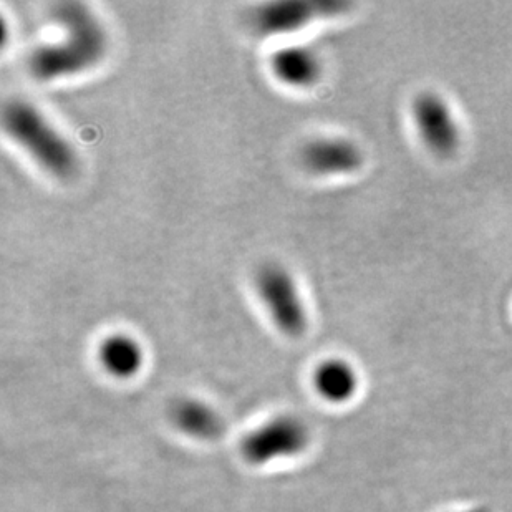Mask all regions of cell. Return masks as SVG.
I'll return each instance as SVG.
<instances>
[{
	"mask_svg": "<svg viewBox=\"0 0 512 512\" xmlns=\"http://www.w3.org/2000/svg\"><path fill=\"white\" fill-rule=\"evenodd\" d=\"M257 294L271 314L277 329L290 339L307 332V312L294 277L281 264H264L256 274Z\"/></svg>",
	"mask_w": 512,
	"mask_h": 512,
	"instance_id": "277c9868",
	"label": "cell"
},
{
	"mask_svg": "<svg viewBox=\"0 0 512 512\" xmlns=\"http://www.w3.org/2000/svg\"><path fill=\"white\" fill-rule=\"evenodd\" d=\"M314 388L322 400L343 405L357 395L360 380L350 363L340 358H330L320 363L314 372Z\"/></svg>",
	"mask_w": 512,
	"mask_h": 512,
	"instance_id": "8fae6325",
	"label": "cell"
},
{
	"mask_svg": "<svg viewBox=\"0 0 512 512\" xmlns=\"http://www.w3.org/2000/svg\"><path fill=\"white\" fill-rule=\"evenodd\" d=\"M271 68L282 83L295 88L312 87L322 75L319 57L307 47H284L272 55Z\"/></svg>",
	"mask_w": 512,
	"mask_h": 512,
	"instance_id": "30bf717a",
	"label": "cell"
},
{
	"mask_svg": "<svg viewBox=\"0 0 512 512\" xmlns=\"http://www.w3.org/2000/svg\"><path fill=\"white\" fill-rule=\"evenodd\" d=\"M300 160L310 173L332 176L360 170L365 156L360 146L353 141L345 138H317L304 146Z\"/></svg>",
	"mask_w": 512,
	"mask_h": 512,
	"instance_id": "52a82bcc",
	"label": "cell"
},
{
	"mask_svg": "<svg viewBox=\"0 0 512 512\" xmlns=\"http://www.w3.org/2000/svg\"><path fill=\"white\" fill-rule=\"evenodd\" d=\"M310 438L309 426L299 416L277 415L244 436L242 458L252 466L297 458L309 448Z\"/></svg>",
	"mask_w": 512,
	"mask_h": 512,
	"instance_id": "3957f363",
	"label": "cell"
},
{
	"mask_svg": "<svg viewBox=\"0 0 512 512\" xmlns=\"http://www.w3.org/2000/svg\"><path fill=\"white\" fill-rule=\"evenodd\" d=\"M54 17L65 32L62 42L39 47L29 58L30 73L42 82L73 77L107 55V30L87 4L60 2Z\"/></svg>",
	"mask_w": 512,
	"mask_h": 512,
	"instance_id": "6da1fadb",
	"label": "cell"
},
{
	"mask_svg": "<svg viewBox=\"0 0 512 512\" xmlns=\"http://www.w3.org/2000/svg\"><path fill=\"white\" fill-rule=\"evenodd\" d=\"M2 118L7 133L52 176L67 179L77 171L72 145L34 105L12 100L5 105Z\"/></svg>",
	"mask_w": 512,
	"mask_h": 512,
	"instance_id": "7a4b0ae2",
	"label": "cell"
},
{
	"mask_svg": "<svg viewBox=\"0 0 512 512\" xmlns=\"http://www.w3.org/2000/svg\"><path fill=\"white\" fill-rule=\"evenodd\" d=\"M413 115L421 138L435 155L451 156L458 150V123L438 93H420L413 102Z\"/></svg>",
	"mask_w": 512,
	"mask_h": 512,
	"instance_id": "8992f818",
	"label": "cell"
},
{
	"mask_svg": "<svg viewBox=\"0 0 512 512\" xmlns=\"http://www.w3.org/2000/svg\"><path fill=\"white\" fill-rule=\"evenodd\" d=\"M342 0H277L252 10L251 27L261 37L299 32L314 20L332 17L347 9Z\"/></svg>",
	"mask_w": 512,
	"mask_h": 512,
	"instance_id": "5b68a950",
	"label": "cell"
},
{
	"mask_svg": "<svg viewBox=\"0 0 512 512\" xmlns=\"http://www.w3.org/2000/svg\"><path fill=\"white\" fill-rule=\"evenodd\" d=\"M171 421L183 435L194 440H214L224 430L223 418L213 406L194 398L174 401L170 410Z\"/></svg>",
	"mask_w": 512,
	"mask_h": 512,
	"instance_id": "ba28073f",
	"label": "cell"
},
{
	"mask_svg": "<svg viewBox=\"0 0 512 512\" xmlns=\"http://www.w3.org/2000/svg\"><path fill=\"white\" fill-rule=\"evenodd\" d=\"M98 362L110 377L130 380L145 365V352L138 340L126 334H113L98 347Z\"/></svg>",
	"mask_w": 512,
	"mask_h": 512,
	"instance_id": "9c48e42d",
	"label": "cell"
}]
</instances>
